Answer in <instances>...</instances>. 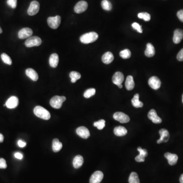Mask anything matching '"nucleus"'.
Wrapping results in <instances>:
<instances>
[{"label":"nucleus","instance_id":"aec40b11","mask_svg":"<svg viewBox=\"0 0 183 183\" xmlns=\"http://www.w3.org/2000/svg\"><path fill=\"white\" fill-rule=\"evenodd\" d=\"M114 60V56L111 52L108 51L104 54L102 57V61L105 64H109Z\"/></svg>","mask_w":183,"mask_h":183},{"label":"nucleus","instance_id":"4c0bfd02","mask_svg":"<svg viewBox=\"0 0 183 183\" xmlns=\"http://www.w3.org/2000/svg\"><path fill=\"white\" fill-rule=\"evenodd\" d=\"M7 3L10 7L14 9L17 6V0H7Z\"/></svg>","mask_w":183,"mask_h":183},{"label":"nucleus","instance_id":"e433bc0d","mask_svg":"<svg viewBox=\"0 0 183 183\" xmlns=\"http://www.w3.org/2000/svg\"><path fill=\"white\" fill-rule=\"evenodd\" d=\"M132 27H133V28L134 29L136 30L138 32L140 33H143V30L142 29V25H140L138 23H133L132 24Z\"/></svg>","mask_w":183,"mask_h":183},{"label":"nucleus","instance_id":"7c9ffc66","mask_svg":"<svg viewBox=\"0 0 183 183\" xmlns=\"http://www.w3.org/2000/svg\"><path fill=\"white\" fill-rule=\"evenodd\" d=\"M101 6L103 9L106 11H110L112 9V5L107 0H103L101 2Z\"/></svg>","mask_w":183,"mask_h":183},{"label":"nucleus","instance_id":"6ab92c4d","mask_svg":"<svg viewBox=\"0 0 183 183\" xmlns=\"http://www.w3.org/2000/svg\"><path fill=\"white\" fill-rule=\"evenodd\" d=\"M164 156L169 161V164L170 165L176 164L178 160V156L176 154L166 153L165 154Z\"/></svg>","mask_w":183,"mask_h":183},{"label":"nucleus","instance_id":"ddd939ff","mask_svg":"<svg viewBox=\"0 0 183 183\" xmlns=\"http://www.w3.org/2000/svg\"><path fill=\"white\" fill-rule=\"evenodd\" d=\"M76 133L79 137L83 139H87L90 136V131L88 129L84 126H81L76 129Z\"/></svg>","mask_w":183,"mask_h":183},{"label":"nucleus","instance_id":"37998d69","mask_svg":"<svg viewBox=\"0 0 183 183\" xmlns=\"http://www.w3.org/2000/svg\"><path fill=\"white\" fill-rule=\"evenodd\" d=\"M14 157L15 158H17V159L21 160V159H23V155L20 153L16 152L15 153Z\"/></svg>","mask_w":183,"mask_h":183},{"label":"nucleus","instance_id":"9b49d317","mask_svg":"<svg viewBox=\"0 0 183 183\" xmlns=\"http://www.w3.org/2000/svg\"><path fill=\"white\" fill-rule=\"evenodd\" d=\"M159 134L160 135V139L157 140V143H166L170 139V135L169 131L165 129H161L159 130Z\"/></svg>","mask_w":183,"mask_h":183},{"label":"nucleus","instance_id":"20e7f679","mask_svg":"<svg viewBox=\"0 0 183 183\" xmlns=\"http://www.w3.org/2000/svg\"><path fill=\"white\" fill-rule=\"evenodd\" d=\"M42 40L38 36H32L28 38L25 41V46L28 47L38 46L41 44Z\"/></svg>","mask_w":183,"mask_h":183},{"label":"nucleus","instance_id":"5701e85b","mask_svg":"<svg viewBox=\"0 0 183 183\" xmlns=\"http://www.w3.org/2000/svg\"><path fill=\"white\" fill-rule=\"evenodd\" d=\"M125 87L126 89L128 91H131L135 87V83L134 82L133 78L131 75L127 76L125 82Z\"/></svg>","mask_w":183,"mask_h":183},{"label":"nucleus","instance_id":"473e14b6","mask_svg":"<svg viewBox=\"0 0 183 183\" xmlns=\"http://www.w3.org/2000/svg\"><path fill=\"white\" fill-rule=\"evenodd\" d=\"M1 57L2 60L4 63L9 65H11L12 64V60L7 54L3 53V54H2Z\"/></svg>","mask_w":183,"mask_h":183},{"label":"nucleus","instance_id":"2f4dec72","mask_svg":"<svg viewBox=\"0 0 183 183\" xmlns=\"http://www.w3.org/2000/svg\"><path fill=\"white\" fill-rule=\"evenodd\" d=\"M120 56L123 59H129V58L131 57V52L128 49H125V50H123V51H121L120 52Z\"/></svg>","mask_w":183,"mask_h":183},{"label":"nucleus","instance_id":"c85d7f7f","mask_svg":"<svg viewBox=\"0 0 183 183\" xmlns=\"http://www.w3.org/2000/svg\"><path fill=\"white\" fill-rule=\"evenodd\" d=\"M129 183H140L138 175L135 172H132L130 174L129 178Z\"/></svg>","mask_w":183,"mask_h":183},{"label":"nucleus","instance_id":"423d86ee","mask_svg":"<svg viewBox=\"0 0 183 183\" xmlns=\"http://www.w3.org/2000/svg\"><path fill=\"white\" fill-rule=\"evenodd\" d=\"M40 9V4L36 1H33L31 2L28 9V14L30 16H33L38 13Z\"/></svg>","mask_w":183,"mask_h":183},{"label":"nucleus","instance_id":"39448f33","mask_svg":"<svg viewBox=\"0 0 183 183\" xmlns=\"http://www.w3.org/2000/svg\"><path fill=\"white\" fill-rule=\"evenodd\" d=\"M61 18L59 15H57L55 17H50L47 19V24L51 28L56 29L61 24Z\"/></svg>","mask_w":183,"mask_h":183},{"label":"nucleus","instance_id":"f3484780","mask_svg":"<svg viewBox=\"0 0 183 183\" xmlns=\"http://www.w3.org/2000/svg\"><path fill=\"white\" fill-rule=\"evenodd\" d=\"M183 39V30L181 29L175 30L174 31L173 41L175 44H179Z\"/></svg>","mask_w":183,"mask_h":183},{"label":"nucleus","instance_id":"c03bdc74","mask_svg":"<svg viewBox=\"0 0 183 183\" xmlns=\"http://www.w3.org/2000/svg\"><path fill=\"white\" fill-rule=\"evenodd\" d=\"M4 141V137L2 134H0V143H2Z\"/></svg>","mask_w":183,"mask_h":183},{"label":"nucleus","instance_id":"a19ab883","mask_svg":"<svg viewBox=\"0 0 183 183\" xmlns=\"http://www.w3.org/2000/svg\"><path fill=\"white\" fill-rule=\"evenodd\" d=\"M177 16L180 20L183 23V9L178 11L177 13Z\"/></svg>","mask_w":183,"mask_h":183},{"label":"nucleus","instance_id":"72a5a7b5","mask_svg":"<svg viewBox=\"0 0 183 183\" xmlns=\"http://www.w3.org/2000/svg\"><path fill=\"white\" fill-rule=\"evenodd\" d=\"M94 126L96 127L98 129L102 130L105 126V121L104 120H100L97 122L94 123Z\"/></svg>","mask_w":183,"mask_h":183},{"label":"nucleus","instance_id":"0eeeda50","mask_svg":"<svg viewBox=\"0 0 183 183\" xmlns=\"http://www.w3.org/2000/svg\"><path fill=\"white\" fill-rule=\"evenodd\" d=\"M115 120L121 123H126L130 121L129 116L122 112H116L114 114Z\"/></svg>","mask_w":183,"mask_h":183},{"label":"nucleus","instance_id":"2eb2a0df","mask_svg":"<svg viewBox=\"0 0 183 183\" xmlns=\"http://www.w3.org/2000/svg\"><path fill=\"white\" fill-rule=\"evenodd\" d=\"M148 119L151 120L153 123L155 124H160L162 122V120L160 117L157 116L156 111L155 110H151L148 112Z\"/></svg>","mask_w":183,"mask_h":183},{"label":"nucleus","instance_id":"a878e982","mask_svg":"<svg viewBox=\"0 0 183 183\" xmlns=\"http://www.w3.org/2000/svg\"><path fill=\"white\" fill-rule=\"evenodd\" d=\"M144 54L148 57H152L155 54V50L154 46L151 43H148Z\"/></svg>","mask_w":183,"mask_h":183},{"label":"nucleus","instance_id":"bb28decb","mask_svg":"<svg viewBox=\"0 0 183 183\" xmlns=\"http://www.w3.org/2000/svg\"><path fill=\"white\" fill-rule=\"evenodd\" d=\"M139 95L138 94H136L133 99L131 100V102L132 104V105L134 107H136V108H140V107H143V104L142 102L139 101Z\"/></svg>","mask_w":183,"mask_h":183},{"label":"nucleus","instance_id":"a211bd4d","mask_svg":"<svg viewBox=\"0 0 183 183\" xmlns=\"http://www.w3.org/2000/svg\"><path fill=\"white\" fill-rule=\"evenodd\" d=\"M137 150L139 152V155L135 157V160L138 162H143L145 161V157L148 156L147 150L143 149L140 147L138 148Z\"/></svg>","mask_w":183,"mask_h":183},{"label":"nucleus","instance_id":"58836bf2","mask_svg":"<svg viewBox=\"0 0 183 183\" xmlns=\"http://www.w3.org/2000/svg\"><path fill=\"white\" fill-rule=\"evenodd\" d=\"M7 167V164H6L5 160L3 158H0V169H6Z\"/></svg>","mask_w":183,"mask_h":183},{"label":"nucleus","instance_id":"b1692460","mask_svg":"<svg viewBox=\"0 0 183 183\" xmlns=\"http://www.w3.org/2000/svg\"><path fill=\"white\" fill-rule=\"evenodd\" d=\"M83 163V158L81 155H77L74 158L73 161V165L75 169H78L80 168Z\"/></svg>","mask_w":183,"mask_h":183},{"label":"nucleus","instance_id":"9d476101","mask_svg":"<svg viewBox=\"0 0 183 183\" xmlns=\"http://www.w3.org/2000/svg\"><path fill=\"white\" fill-rule=\"evenodd\" d=\"M103 172L101 171H95L92 175H91L90 179V183H100L103 179Z\"/></svg>","mask_w":183,"mask_h":183},{"label":"nucleus","instance_id":"09e8293b","mask_svg":"<svg viewBox=\"0 0 183 183\" xmlns=\"http://www.w3.org/2000/svg\"><path fill=\"white\" fill-rule=\"evenodd\" d=\"M182 101H183V96H182Z\"/></svg>","mask_w":183,"mask_h":183},{"label":"nucleus","instance_id":"f8f14e48","mask_svg":"<svg viewBox=\"0 0 183 183\" xmlns=\"http://www.w3.org/2000/svg\"><path fill=\"white\" fill-rule=\"evenodd\" d=\"M32 30L29 28H24L19 31V38L20 39H25L30 37L32 35Z\"/></svg>","mask_w":183,"mask_h":183},{"label":"nucleus","instance_id":"cd10ccee","mask_svg":"<svg viewBox=\"0 0 183 183\" xmlns=\"http://www.w3.org/2000/svg\"><path fill=\"white\" fill-rule=\"evenodd\" d=\"M62 143L59 141V139L55 138L52 142V150L54 152H58L62 148Z\"/></svg>","mask_w":183,"mask_h":183},{"label":"nucleus","instance_id":"c9c22d12","mask_svg":"<svg viewBox=\"0 0 183 183\" xmlns=\"http://www.w3.org/2000/svg\"><path fill=\"white\" fill-rule=\"evenodd\" d=\"M138 17L140 19H143L146 22L150 21L151 19V15L150 14L147 12H143V13H139L138 14Z\"/></svg>","mask_w":183,"mask_h":183},{"label":"nucleus","instance_id":"6e6552de","mask_svg":"<svg viewBox=\"0 0 183 183\" xmlns=\"http://www.w3.org/2000/svg\"><path fill=\"white\" fill-rule=\"evenodd\" d=\"M148 85L154 90H158L160 88L161 82L157 76H152L148 81Z\"/></svg>","mask_w":183,"mask_h":183},{"label":"nucleus","instance_id":"7ed1b4c3","mask_svg":"<svg viewBox=\"0 0 183 183\" xmlns=\"http://www.w3.org/2000/svg\"><path fill=\"white\" fill-rule=\"evenodd\" d=\"M66 98L65 96H55L51 99L50 104L53 108L59 109L62 107L63 102L65 101Z\"/></svg>","mask_w":183,"mask_h":183},{"label":"nucleus","instance_id":"a18cd8bd","mask_svg":"<svg viewBox=\"0 0 183 183\" xmlns=\"http://www.w3.org/2000/svg\"><path fill=\"white\" fill-rule=\"evenodd\" d=\"M180 183H183V174L180 175Z\"/></svg>","mask_w":183,"mask_h":183},{"label":"nucleus","instance_id":"f257e3e1","mask_svg":"<svg viewBox=\"0 0 183 183\" xmlns=\"http://www.w3.org/2000/svg\"><path fill=\"white\" fill-rule=\"evenodd\" d=\"M98 38V35L94 32L87 33L80 36V40L83 44H89L96 41Z\"/></svg>","mask_w":183,"mask_h":183},{"label":"nucleus","instance_id":"c756f323","mask_svg":"<svg viewBox=\"0 0 183 183\" xmlns=\"http://www.w3.org/2000/svg\"><path fill=\"white\" fill-rule=\"evenodd\" d=\"M70 78H71V81L72 83H75L77 80L81 78V74L79 72L76 71H72L70 73Z\"/></svg>","mask_w":183,"mask_h":183},{"label":"nucleus","instance_id":"1a4fd4ad","mask_svg":"<svg viewBox=\"0 0 183 183\" xmlns=\"http://www.w3.org/2000/svg\"><path fill=\"white\" fill-rule=\"evenodd\" d=\"M88 4L87 2L81 1L78 2L74 7V11L77 13H82L87 9Z\"/></svg>","mask_w":183,"mask_h":183},{"label":"nucleus","instance_id":"49530a36","mask_svg":"<svg viewBox=\"0 0 183 183\" xmlns=\"http://www.w3.org/2000/svg\"><path fill=\"white\" fill-rule=\"evenodd\" d=\"M118 87H119V88L120 89H121L122 88H123V86H122V84H120V85H119V86H118Z\"/></svg>","mask_w":183,"mask_h":183},{"label":"nucleus","instance_id":"de8ad7c7","mask_svg":"<svg viewBox=\"0 0 183 183\" xmlns=\"http://www.w3.org/2000/svg\"><path fill=\"white\" fill-rule=\"evenodd\" d=\"M2 32H3V31H2V29L0 27V34H1Z\"/></svg>","mask_w":183,"mask_h":183},{"label":"nucleus","instance_id":"412c9836","mask_svg":"<svg viewBox=\"0 0 183 183\" xmlns=\"http://www.w3.org/2000/svg\"><path fill=\"white\" fill-rule=\"evenodd\" d=\"M25 74L30 78L34 82H36L38 79L39 76L37 73L33 69L28 68L25 70Z\"/></svg>","mask_w":183,"mask_h":183},{"label":"nucleus","instance_id":"79ce46f5","mask_svg":"<svg viewBox=\"0 0 183 183\" xmlns=\"http://www.w3.org/2000/svg\"><path fill=\"white\" fill-rule=\"evenodd\" d=\"M18 145L20 148H24L26 146V143L23 142V140H19L18 143Z\"/></svg>","mask_w":183,"mask_h":183},{"label":"nucleus","instance_id":"4468645a","mask_svg":"<svg viewBox=\"0 0 183 183\" xmlns=\"http://www.w3.org/2000/svg\"><path fill=\"white\" fill-rule=\"evenodd\" d=\"M112 83L116 86L122 84L124 80V76L121 72H116L112 76Z\"/></svg>","mask_w":183,"mask_h":183},{"label":"nucleus","instance_id":"4be33fe9","mask_svg":"<svg viewBox=\"0 0 183 183\" xmlns=\"http://www.w3.org/2000/svg\"><path fill=\"white\" fill-rule=\"evenodd\" d=\"M59 56L57 54H53L51 55L49 59L50 66L52 68H56L59 63Z\"/></svg>","mask_w":183,"mask_h":183},{"label":"nucleus","instance_id":"393cba45","mask_svg":"<svg viewBox=\"0 0 183 183\" xmlns=\"http://www.w3.org/2000/svg\"><path fill=\"white\" fill-rule=\"evenodd\" d=\"M114 133L118 137H123L127 133V130L123 126H118L114 129Z\"/></svg>","mask_w":183,"mask_h":183},{"label":"nucleus","instance_id":"f704fd0d","mask_svg":"<svg viewBox=\"0 0 183 183\" xmlns=\"http://www.w3.org/2000/svg\"><path fill=\"white\" fill-rule=\"evenodd\" d=\"M95 93H96V90L95 89H89L84 92L83 96L86 98H89L94 95H95Z\"/></svg>","mask_w":183,"mask_h":183},{"label":"nucleus","instance_id":"f03ea898","mask_svg":"<svg viewBox=\"0 0 183 183\" xmlns=\"http://www.w3.org/2000/svg\"><path fill=\"white\" fill-rule=\"evenodd\" d=\"M34 113L35 116L40 119L48 120L51 118V114L50 112L44 107L41 106H37L34 109Z\"/></svg>","mask_w":183,"mask_h":183},{"label":"nucleus","instance_id":"ea45409f","mask_svg":"<svg viewBox=\"0 0 183 183\" xmlns=\"http://www.w3.org/2000/svg\"><path fill=\"white\" fill-rule=\"evenodd\" d=\"M176 58L179 61H183V48L178 53Z\"/></svg>","mask_w":183,"mask_h":183},{"label":"nucleus","instance_id":"dca6fc26","mask_svg":"<svg viewBox=\"0 0 183 183\" xmlns=\"http://www.w3.org/2000/svg\"><path fill=\"white\" fill-rule=\"evenodd\" d=\"M19 100L18 98L15 96L10 97L6 102V106L10 109L16 108L19 104Z\"/></svg>","mask_w":183,"mask_h":183}]
</instances>
